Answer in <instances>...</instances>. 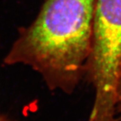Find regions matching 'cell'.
Returning a JSON list of instances; mask_svg holds the SVG:
<instances>
[{
	"instance_id": "6da1fadb",
	"label": "cell",
	"mask_w": 121,
	"mask_h": 121,
	"mask_svg": "<svg viewBox=\"0 0 121 121\" xmlns=\"http://www.w3.org/2000/svg\"><path fill=\"white\" fill-rule=\"evenodd\" d=\"M96 0H47L4 58L42 76L50 90L72 93L87 70L91 51Z\"/></svg>"
},
{
	"instance_id": "277c9868",
	"label": "cell",
	"mask_w": 121,
	"mask_h": 121,
	"mask_svg": "<svg viewBox=\"0 0 121 121\" xmlns=\"http://www.w3.org/2000/svg\"><path fill=\"white\" fill-rule=\"evenodd\" d=\"M0 121H10V120L6 117V116H4L0 113Z\"/></svg>"
},
{
	"instance_id": "3957f363",
	"label": "cell",
	"mask_w": 121,
	"mask_h": 121,
	"mask_svg": "<svg viewBox=\"0 0 121 121\" xmlns=\"http://www.w3.org/2000/svg\"><path fill=\"white\" fill-rule=\"evenodd\" d=\"M116 110L121 115V59L118 65L116 82Z\"/></svg>"
},
{
	"instance_id": "7a4b0ae2",
	"label": "cell",
	"mask_w": 121,
	"mask_h": 121,
	"mask_svg": "<svg viewBox=\"0 0 121 121\" xmlns=\"http://www.w3.org/2000/svg\"><path fill=\"white\" fill-rule=\"evenodd\" d=\"M121 59V0H96L91 51L85 76L95 90L88 121H115L116 82Z\"/></svg>"
}]
</instances>
